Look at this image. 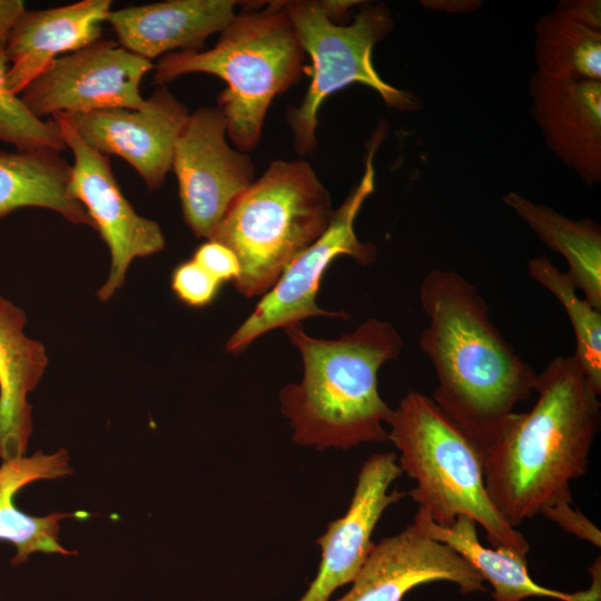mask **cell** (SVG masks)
Returning a JSON list of instances; mask_svg holds the SVG:
<instances>
[{
	"mask_svg": "<svg viewBox=\"0 0 601 601\" xmlns=\"http://www.w3.org/2000/svg\"><path fill=\"white\" fill-rule=\"evenodd\" d=\"M418 296L428 319L418 344L437 378L431 398L486 452L514 407L531 396L538 374L504 338L484 297L460 273L427 272Z\"/></svg>",
	"mask_w": 601,
	"mask_h": 601,
	"instance_id": "cell-1",
	"label": "cell"
},
{
	"mask_svg": "<svg viewBox=\"0 0 601 601\" xmlns=\"http://www.w3.org/2000/svg\"><path fill=\"white\" fill-rule=\"evenodd\" d=\"M538 400L513 412L485 452V486L512 526L572 502L570 483L588 472L601 425L600 394L573 356H556L538 374Z\"/></svg>",
	"mask_w": 601,
	"mask_h": 601,
	"instance_id": "cell-2",
	"label": "cell"
},
{
	"mask_svg": "<svg viewBox=\"0 0 601 601\" xmlns=\"http://www.w3.org/2000/svg\"><path fill=\"white\" fill-rule=\"evenodd\" d=\"M303 361L299 383L279 392L293 441L323 451L387 442L392 408L378 392V372L404 342L387 321L371 317L336 339L315 338L299 325L284 329Z\"/></svg>",
	"mask_w": 601,
	"mask_h": 601,
	"instance_id": "cell-3",
	"label": "cell"
},
{
	"mask_svg": "<svg viewBox=\"0 0 601 601\" xmlns=\"http://www.w3.org/2000/svg\"><path fill=\"white\" fill-rule=\"evenodd\" d=\"M305 52L283 1L236 13L209 50L175 51L155 65L154 82L205 72L227 87L218 95L227 136L240 150L254 149L272 100L299 81Z\"/></svg>",
	"mask_w": 601,
	"mask_h": 601,
	"instance_id": "cell-4",
	"label": "cell"
},
{
	"mask_svg": "<svg viewBox=\"0 0 601 601\" xmlns=\"http://www.w3.org/2000/svg\"><path fill=\"white\" fill-rule=\"evenodd\" d=\"M398 466L416 485L408 495L433 522L447 526L466 515L492 548L526 555L528 540L496 510L485 486V452L418 391H408L386 423Z\"/></svg>",
	"mask_w": 601,
	"mask_h": 601,
	"instance_id": "cell-5",
	"label": "cell"
},
{
	"mask_svg": "<svg viewBox=\"0 0 601 601\" xmlns=\"http://www.w3.org/2000/svg\"><path fill=\"white\" fill-rule=\"evenodd\" d=\"M331 195L304 160H276L230 205L208 240L234 252L233 282L247 298L265 295L288 264L328 227Z\"/></svg>",
	"mask_w": 601,
	"mask_h": 601,
	"instance_id": "cell-6",
	"label": "cell"
},
{
	"mask_svg": "<svg viewBox=\"0 0 601 601\" xmlns=\"http://www.w3.org/2000/svg\"><path fill=\"white\" fill-rule=\"evenodd\" d=\"M356 1H283L298 41L312 59L308 90L298 107L287 112L293 145L299 155L316 145L317 116L324 100L337 90L361 83L374 89L384 102L401 111H415L418 99L384 81L374 68V46L393 28L390 10L382 3L363 4L353 22H334Z\"/></svg>",
	"mask_w": 601,
	"mask_h": 601,
	"instance_id": "cell-7",
	"label": "cell"
},
{
	"mask_svg": "<svg viewBox=\"0 0 601 601\" xmlns=\"http://www.w3.org/2000/svg\"><path fill=\"white\" fill-rule=\"evenodd\" d=\"M380 128L371 140L363 176L343 204L334 210L327 229L282 273L276 284L257 303L249 316L226 343V351L239 354L255 339L277 328L299 325L311 317L347 319L344 311H326L316 303L322 278L331 263L339 256L351 257L361 266L376 258V247L363 243L355 233V219L375 188L374 155L383 138Z\"/></svg>",
	"mask_w": 601,
	"mask_h": 601,
	"instance_id": "cell-8",
	"label": "cell"
},
{
	"mask_svg": "<svg viewBox=\"0 0 601 601\" xmlns=\"http://www.w3.org/2000/svg\"><path fill=\"white\" fill-rule=\"evenodd\" d=\"M151 61L109 39L58 57L19 95L38 118L57 114H82L101 109H141L144 76Z\"/></svg>",
	"mask_w": 601,
	"mask_h": 601,
	"instance_id": "cell-9",
	"label": "cell"
},
{
	"mask_svg": "<svg viewBox=\"0 0 601 601\" xmlns=\"http://www.w3.org/2000/svg\"><path fill=\"white\" fill-rule=\"evenodd\" d=\"M226 118L218 107L189 114L174 149L184 220L197 238L209 239L234 200L254 181L250 158L226 140Z\"/></svg>",
	"mask_w": 601,
	"mask_h": 601,
	"instance_id": "cell-10",
	"label": "cell"
},
{
	"mask_svg": "<svg viewBox=\"0 0 601 601\" xmlns=\"http://www.w3.org/2000/svg\"><path fill=\"white\" fill-rule=\"evenodd\" d=\"M52 119L73 155L69 193L85 208L109 248V275L97 292L99 299L107 302L122 287L135 258L165 248V236L158 223L140 216L124 196L109 157L86 144L61 114Z\"/></svg>",
	"mask_w": 601,
	"mask_h": 601,
	"instance_id": "cell-11",
	"label": "cell"
},
{
	"mask_svg": "<svg viewBox=\"0 0 601 601\" xmlns=\"http://www.w3.org/2000/svg\"><path fill=\"white\" fill-rule=\"evenodd\" d=\"M189 114L165 86H159L141 109L61 115L86 144L106 156L125 159L148 189L155 190L171 169L175 145Z\"/></svg>",
	"mask_w": 601,
	"mask_h": 601,
	"instance_id": "cell-12",
	"label": "cell"
},
{
	"mask_svg": "<svg viewBox=\"0 0 601 601\" xmlns=\"http://www.w3.org/2000/svg\"><path fill=\"white\" fill-rule=\"evenodd\" d=\"M401 474L394 452L373 454L363 463L346 513L329 522L317 540L322 549L319 569L298 601H328L334 591L353 582L374 545L372 534L378 520L406 494L388 492Z\"/></svg>",
	"mask_w": 601,
	"mask_h": 601,
	"instance_id": "cell-13",
	"label": "cell"
},
{
	"mask_svg": "<svg viewBox=\"0 0 601 601\" xmlns=\"http://www.w3.org/2000/svg\"><path fill=\"white\" fill-rule=\"evenodd\" d=\"M435 581L453 582L464 594L485 591L467 561L412 523L374 543L351 590L337 601H403L412 589Z\"/></svg>",
	"mask_w": 601,
	"mask_h": 601,
	"instance_id": "cell-14",
	"label": "cell"
},
{
	"mask_svg": "<svg viewBox=\"0 0 601 601\" xmlns=\"http://www.w3.org/2000/svg\"><path fill=\"white\" fill-rule=\"evenodd\" d=\"M531 112L549 148L588 186L601 181V80L535 71Z\"/></svg>",
	"mask_w": 601,
	"mask_h": 601,
	"instance_id": "cell-15",
	"label": "cell"
},
{
	"mask_svg": "<svg viewBox=\"0 0 601 601\" xmlns=\"http://www.w3.org/2000/svg\"><path fill=\"white\" fill-rule=\"evenodd\" d=\"M237 1L167 0L110 10L106 22L119 45L151 61L179 51H201L205 40L235 18Z\"/></svg>",
	"mask_w": 601,
	"mask_h": 601,
	"instance_id": "cell-16",
	"label": "cell"
},
{
	"mask_svg": "<svg viewBox=\"0 0 601 601\" xmlns=\"http://www.w3.org/2000/svg\"><path fill=\"white\" fill-rule=\"evenodd\" d=\"M110 7V0H81L45 10H26L7 42L9 89L19 96L60 53L77 51L100 39V24L107 20Z\"/></svg>",
	"mask_w": 601,
	"mask_h": 601,
	"instance_id": "cell-17",
	"label": "cell"
},
{
	"mask_svg": "<svg viewBox=\"0 0 601 601\" xmlns=\"http://www.w3.org/2000/svg\"><path fill=\"white\" fill-rule=\"evenodd\" d=\"M24 311L0 296V457L26 455L32 433L28 394L49 363L45 346L24 333Z\"/></svg>",
	"mask_w": 601,
	"mask_h": 601,
	"instance_id": "cell-18",
	"label": "cell"
},
{
	"mask_svg": "<svg viewBox=\"0 0 601 601\" xmlns=\"http://www.w3.org/2000/svg\"><path fill=\"white\" fill-rule=\"evenodd\" d=\"M413 523L430 538L449 545L467 561L493 588L494 601H521L529 597L552 598L561 601H600V559L592 569L593 584L589 590L565 593L542 587L530 577L526 555L506 548H485L481 544L476 522L459 515L447 525H439L417 510Z\"/></svg>",
	"mask_w": 601,
	"mask_h": 601,
	"instance_id": "cell-19",
	"label": "cell"
},
{
	"mask_svg": "<svg viewBox=\"0 0 601 601\" xmlns=\"http://www.w3.org/2000/svg\"><path fill=\"white\" fill-rule=\"evenodd\" d=\"M69 456L61 449L51 454L39 451L31 456L3 461L0 466V540L13 544V564L26 562L36 552L73 554L59 542V522L78 513H50L33 516L14 504L16 494L29 483L69 475Z\"/></svg>",
	"mask_w": 601,
	"mask_h": 601,
	"instance_id": "cell-20",
	"label": "cell"
},
{
	"mask_svg": "<svg viewBox=\"0 0 601 601\" xmlns=\"http://www.w3.org/2000/svg\"><path fill=\"white\" fill-rule=\"evenodd\" d=\"M71 166L52 150H0V220L23 207H41L73 224L95 225L69 193Z\"/></svg>",
	"mask_w": 601,
	"mask_h": 601,
	"instance_id": "cell-21",
	"label": "cell"
},
{
	"mask_svg": "<svg viewBox=\"0 0 601 601\" xmlns=\"http://www.w3.org/2000/svg\"><path fill=\"white\" fill-rule=\"evenodd\" d=\"M508 205L550 249L561 254L565 272L583 298L601 311V228L590 219H571L542 204L511 191Z\"/></svg>",
	"mask_w": 601,
	"mask_h": 601,
	"instance_id": "cell-22",
	"label": "cell"
},
{
	"mask_svg": "<svg viewBox=\"0 0 601 601\" xmlns=\"http://www.w3.org/2000/svg\"><path fill=\"white\" fill-rule=\"evenodd\" d=\"M534 56L539 72L553 78L601 80V31L554 11L535 24Z\"/></svg>",
	"mask_w": 601,
	"mask_h": 601,
	"instance_id": "cell-23",
	"label": "cell"
},
{
	"mask_svg": "<svg viewBox=\"0 0 601 601\" xmlns=\"http://www.w3.org/2000/svg\"><path fill=\"white\" fill-rule=\"evenodd\" d=\"M528 270L530 277L563 306L575 337L572 356L595 392L601 394V311L581 298L566 273L561 272L549 258H531Z\"/></svg>",
	"mask_w": 601,
	"mask_h": 601,
	"instance_id": "cell-24",
	"label": "cell"
},
{
	"mask_svg": "<svg viewBox=\"0 0 601 601\" xmlns=\"http://www.w3.org/2000/svg\"><path fill=\"white\" fill-rule=\"evenodd\" d=\"M9 59L0 51V141L13 145L17 150L66 149L57 122L36 117L26 107L19 96L8 87L7 75Z\"/></svg>",
	"mask_w": 601,
	"mask_h": 601,
	"instance_id": "cell-25",
	"label": "cell"
},
{
	"mask_svg": "<svg viewBox=\"0 0 601 601\" xmlns=\"http://www.w3.org/2000/svg\"><path fill=\"white\" fill-rule=\"evenodd\" d=\"M220 282L193 258L178 265L171 275L176 296L191 307H205L216 297Z\"/></svg>",
	"mask_w": 601,
	"mask_h": 601,
	"instance_id": "cell-26",
	"label": "cell"
},
{
	"mask_svg": "<svg viewBox=\"0 0 601 601\" xmlns=\"http://www.w3.org/2000/svg\"><path fill=\"white\" fill-rule=\"evenodd\" d=\"M193 259L220 283H233L240 274L239 262L234 252L215 240L200 245Z\"/></svg>",
	"mask_w": 601,
	"mask_h": 601,
	"instance_id": "cell-27",
	"label": "cell"
},
{
	"mask_svg": "<svg viewBox=\"0 0 601 601\" xmlns=\"http://www.w3.org/2000/svg\"><path fill=\"white\" fill-rule=\"evenodd\" d=\"M540 514L555 522L566 532L600 548V530L581 511L572 508V502L546 508Z\"/></svg>",
	"mask_w": 601,
	"mask_h": 601,
	"instance_id": "cell-28",
	"label": "cell"
},
{
	"mask_svg": "<svg viewBox=\"0 0 601 601\" xmlns=\"http://www.w3.org/2000/svg\"><path fill=\"white\" fill-rule=\"evenodd\" d=\"M556 12L589 29L601 31V6L599 0H563Z\"/></svg>",
	"mask_w": 601,
	"mask_h": 601,
	"instance_id": "cell-29",
	"label": "cell"
},
{
	"mask_svg": "<svg viewBox=\"0 0 601 601\" xmlns=\"http://www.w3.org/2000/svg\"><path fill=\"white\" fill-rule=\"evenodd\" d=\"M26 11L21 0H0V51L6 52L10 32L18 18Z\"/></svg>",
	"mask_w": 601,
	"mask_h": 601,
	"instance_id": "cell-30",
	"label": "cell"
}]
</instances>
